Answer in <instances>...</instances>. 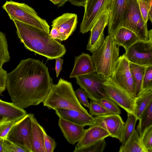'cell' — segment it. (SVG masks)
<instances>
[{
  "label": "cell",
  "instance_id": "cell-1",
  "mask_svg": "<svg viewBox=\"0 0 152 152\" xmlns=\"http://www.w3.org/2000/svg\"><path fill=\"white\" fill-rule=\"evenodd\" d=\"M53 85L48 67L39 60H22L7 74L6 88L11 101L23 109L43 103Z\"/></svg>",
  "mask_w": 152,
  "mask_h": 152
},
{
  "label": "cell",
  "instance_id": "cell-2",
  "mask_svg": "<svg viewBox=\"0 0 152 152\" xmlns=\"http://www.w3.org/2000/svg\"><path fill=\"white\" fill-rule=\"evenodd\" d=\"M20 42L28 50L48 59L62 57L66 52L64 45L52 38L48 33L20 22L13 20Z\"/></svg>",
  "mask_w": 152,
  "mask_h": 152
},
{
  "label": "cell",
  "instance_id": "cell-3",
  "mask_svg": "<svg viewBox=\"0 0 152 152\" xmlns=\"http://www.w3.org/2000/svg\"><path fill=\"white\" fill-rule=\"evenodd\" d=\"M43 104L49 109H70L89 114L79 101L71 83L61 78L53 84Z\"/></svg>",
  "mask_w": 152,
  "mask_h": 152
},
{
  "label": "cell",
  "instance_id": "cell-4",
  "mask_svg": "<svg viewBox=\"0 0 152 152\" xmlns=\"http://www.w3.org/2000/svg\"><path fill=\"white\" fill-rule=\"evenodd\" d=\"M119 47L115 42L113 35H108L101 47L92 52L91 56L97 73L105 77L112 76L120 57Z\"/></svg>",
  "mask_w": 152,
  "mask_h": 152
},
{
  "label": "cell",
  "instance_id": "cell-5",
  "mask_svg": "<svg viewBox=\"0 0 152 152\" xmlns=\"http://www.w3.org/2000/svg\"><path fill=\"white\" fill-rule=\"evenodd\" d=\"M2 8L7 13L10 19L50 33V26L46 21L39 16L35 10L24 3L10 0L7 1Z\"/></svg>",
  "mask_w": 152,
  "mask_h": 152
},
{
  "label": "cell",
  "instance_id": "cell-6",
  "mask_svg": "<svg viewBox=\"0 0 152 152\" xmlns=\"http://www.w3.org/2000/svg\"><path fill=\"white\" fill-rule=\"evenodd\" d=\"M127 13L121 27L131 31L141 40L152 39L149 38L147 23L143 19L137 0H127Z\"/></svg>",
  "mask_w": 152,
  "mask_h": 152
},
{
  "label": "cell",
  "instance_id": "cell-7",
  "mask_svg": "<svg viewBox=\"0 0 152 152\" xmlns=\"http://www.w3.org/2000/svg\"><path fill=\"white\" fill-rule=\"evenodd\" d=\"M77 84L91 100L99 102L103 98H109L103 86L106 78L96 72L75 77Z\"/></svg>",
  "mask_w": 152,
  "mask_h": 152
},
{
  "label": "cell",
  "instance_id": "cell-8",
  "mask_svg": "<svg viewBox=\"0 0 152 152\" xmlns=\"http://www.w3.org/2000/svg\"><path fill=\"white\" fill-rule=\"evenodd\" d=\"M32 115L27 113L17 122L6 137L27 152H32L31 143Z\"/></svg>",
  "mask_w": 152,
  "mask_h": 152
},
{
  "label": "cell",
  "instance_id": "cell-9",
  "mask_svg": "<svg viewBox=\"0 0 152 152\" xmlns=\"http://www.w3.org/2000/svg\"><path fill=\"white\" fill-rule=\"evenodd\" d=\"M103 86L105 92L109 98L124 109L127 113H132L135 115V98L115 83L111 77L106 78Z\"/></svg>",
  "mask_w": 152,
  "mask_h": 152
},
{
  "label": "cell",
  "instance_id": "cell-10",
  "mask_svg": "<svg viewBox=\"0 0 152 152\" xmlns=\"http://www.w3.org/2000/svg\"><path fill=\"white\" fill-rule=\"evenodd\" d=\"M112 2L113 0H109L90 31L86 49L91 53L99 49L104 42V31L108 24Z\"/></svg>",
  "mask_w": 152,
  "mask_h": 152
},
{
  "label": "cell",
  "instance_id": "cell-11",
  "mask_svg": "<svg viewBox=\"0 0 152 152\" xmlns=\"http://www.w3.org/2000/svg\"><path fill=\"white\" fill-rule=\"evenodd\" d=\"M77 23L76 14L64 13L53 21L50 35L56 40H66L75 31Z\"/></svg>",
  "mask_w": 152,
  "mask_h": 152
},
{
  "label": "cell",
  "instance_id": "cell-12",
  "mask_svg": "<svg viewBox=\"0 0 152 152\" xmlns=\"http://www.w3.org/2000/svg\"><path fill=\"white\" fill-rule=\"evenodd\" d=\"M117 85L135 98L134 85L129 67V61L125 54L119 57L110 77Z\"/></svg>",
  "mask_w": 152,
  "mask_h": 152
},
{
  "label": "cell",
  "instance_id": "cell-13",
  "mask_svg": "<svg viewBox=\"0 0 152 152\" xmlns=\"http://www.w3.org/2000/svg\"><path fill=\"white\" fill-rule=\"evenodd\" d=\"M125 51L129 62L144 66L152 65V39L137 41Z\"/></svg>",
  "mask_w": 152,
  "mask_h": 152
},
{
  "label": "cell",
  "instance_id": "cell-14",
  "mask_svg": "<svg viewBox=\"0 0 152 152\" xmlns=\"http://www.w3.org/2000/svg\"><path fill=\"white\" fill-rule=\"evenodd\" d=\"M110 0H86L85 10L80 25V32L84 34L91 31L96 20Z\"/></svg>",
  "mask_w": 152,
  "mask_h": 152
},
{
  "label": "cell",
  "instance_id": "cell-15",
  "mask_svg": "<svg viewBox=\"0 0 152 152\" xmlns=\"http://www.w3.org/2000/svg\"><path fill=\"white\" fill-rule=\"evenodd\" d=\"M127 0H113L108 26V35H113L124 21L127 11Z\"/></svg>",
  "mask_w": 152,
  "mask_h": 152
},
{
  "label": "cell",
  "instance_id": "cell-16",
  "mask_svg": "<svg viewBox=\"0 0 152 152\" xmlns=\"http://www.w3.org/2000/svg\"><path fill=\"white\" fill-rule=\"evenodd\" d=\"M93 125L101 126L109 134L110 137L120 140L125 123L120 115L113 114L96 116Z\"/></svg>",
  "mask_w": 152,
  "mask_h": 152
},
{
  "label": "cell",
  "instance_id": "cell-17",
  "mask_svg": "<svg viewBox=\"0 0 152 152\" xmlns=\"http://www.w3.org/2000/svg\"><path fill=\"white\" fill-rule=\"evenodd\" d=\"M55 110L59 118L78 125L84 127L91 126L95 123V117L89 113L83 114L76 110L67 109H58Z\"/></svg>",
  "mask_w": 152,
  "mask_h": 152
},
{
  "label": "cell",
  "instance_id": "cell-18",
  "mask_svg": "<svg viewBox=\"0 0 152 152\" xmlns=\"http://www.w3.org/2000/svg\"><path fill=\"white\" fill-rule=\"evenodd\" d=\"M58 125L64 136L72 145L77 142L81 139L86 129L84 126L73 124L61 118H59Z\"/></svg>",
  "mask_w": 152,
  "mask_h": 152
},
{
  "label": "cell",
  "instance_id": "cell-19",
  "mask_svg": "<svg viewBox=\"0 0 152 152\" xmlns=\"http://www.w3.org/2000/svg\"><path fill=\"white\" fill-rule=\"evenodd\" d=\"M110 136L108 132L100 126L93 125L85 129L84 134L75 146L83 148Z\"/></svg>",
  "mask_w": 152,
  "mask_h": 152
},
{
  "label": "cell",
  "instance_id": "cell-20",
  "mask_svg": "<svg viewBox=\"0 0 152 152\" xmlns=\"http://www.w3.org/2000/svg\"><path fill=\"white\" fill-rule=\"evenodd\" d=\"M96 72L92 57L89 54L82 53L75 57L73 68L69 77L72 78Z\"/></svg>",
  "mask_w": 152,
  "mask_h": 152
},
{
  "label": "cell",
  "instance_id": "cell-21",
  "mask_svg": "<svg viewBox=\"0 0 152 152\" xmlns=\"http://www.w3.org/2000/svg\"><path fill=\"white\" fill-rule=\"evenodd\" d=\"M44 129L32 114L31 136L32 152H46L44 143Z\"/></svg>",
  "mask_w": 152,
  "mask_h": 152
},
{
  "label": "cell",
  "instance_id": "cell-22",
  "mask_svg": "<svg viewBox=\"0 0 152 152\" xmlns=\"http://www.w3.org/2000/svg\"><path fill=\"white\" fill-rule=\"evenodd\" d=\"M27 114L24 109L17 106L13 102L4 101L0 99V121L6 118L20 119Z\"/></svg>",
  "mask_w": 152,
  "mask_h": 152
},
{
  "label": "cell",
  "instance_id": "cell-23",
  "mask_svg": "<svg viewBox=\"0 0 152 152\" xmlns=\"http://www.w3.org/2000/svg\"><path fill=\"white\" fill-rule=\"evenodd\" d=\"M113 36L116 44L123 47L125 50L134 43L140 40L134 33L124 27L119 28Z\"/></svg>",
  "mask_w": 152,
  "mask_h": 152
},
{
  "label": "cell",
  "instance_id": "cell-24",
  "mask_svg": "<svg viewBox=\"0 0 152 152\" xmlns=\"http://www.w3.org/2000/svg\"><path fill=\"white\" fill-rule=\"evenodd\" d=\"M152 101V87L142 90L135 100V114L138 120L142 113Z\"/></svg>",
  "mask_w": 152,
  "mask_h": 152
},
{
  "label": "cell",
  "instance_id": "cell-25",
  "mask_svg": "<svg viewBox=\"0 0 152 152\" xmlns=\"http://www.w3.org/2000/svg\"><path fill=\"white\" fill-rule=\"evenodd\" d=\"M119 152H148L143 145L135 129L124 145H121Z\"/></svg>",
  "mask_w": 152,
  "mask_h": 152
},
{
  "label": "cell",
  "instance_id": "cell-26",
  "mask_svg": "<svg viewBox=\"0 0 152 152\" xmlns=\"http://www.w3.org/2000/svg\"><path fill=\"white\" fill-rule=\"evenodd\" d=\"M129 67L134 82L136 98L142 91V80L145 66L129 62Z\"/></svg>",
  "mask_w": 152,
  "mask_h": 152
},
{
  "label": "cell",
  "instance_id": "cell-27",
  "mask_svg": "<svg viewBox=\"0 0 152 152\" xmlns=\"http://www.w3.org/2000/svg\"><path fill=\"white\" fill-rule=\"evenodd\" d=\"M127 114V119L124 123L119 140L123 145L126 143L134 132L138 120L137 117L133 114L129 113Z\"/></svg>",
  "mask_w": 152,
  "mask_h": 152
},
{
  "label": "cell",
  "instance_id": "cell-28",
  "mask_svg": "<svg viewBox=\"0 0 152 152\" xmlns=\"http://www.w3.org/2000/svg\"><path fill=\"white\" fill-rule=\"evenodd\" d=\"M136 131L140 136L147 127L152 125V101L139 117Z\"/></svg>",
  "mask_w": 152,
  "mask_h": 152
},
{
  "label": "cell",
  "instance_id": "cell-29",
  "mask_svg": "<svg viewBox=\"0 0 152 152\" xmlns=\"http://www.w3.org/2000/svg\"><path fill=\"white\" fill-rule=\"evenodd\" d=\"M6 35L0 31V71L4 70L2 67L3 64L10 59Z\"/></svg>",
  "mask_w": 152,
  "mask_h": 152
},
{
  "label": "cell",
  "instance_id": "cell-30",
  "mask_svg": "<svg viewBox=\"0 0 152 152\" xmlns=\"http://www.w3.org/2000/svg\"><path fill=\"white\" fill-rule=\"evenodd\" d=\"M107 143L105 139H102L87 147L78 148L75 146L74 152H102Z\"/></svg>",
  "mask_w": 152,
  "mask_h": 152
},
{
  "label": "cell",
  "instance_id": "cell-31",
  "mask_svg": "<svg viewBox=\"0 0 152 152\" xmlns=\"http://www.w3.org/2000/svg\"><path fill=\"white\" fill-rule=\"evenodd\" d=\"M89 113L92 116H99L114 114L107 110L99 102L91 100Z\"/></svg>",
  "mask_w": 152,
  "mask_h": 152
},
{
  "label": "cell",
  "instance_id": "cell-32",
  "mask_svg": "<svg viewBox=\"0 0 152 152\" xmlns=\"http://www.w3.org/2000/svg\"><path fill=\"white\" fill-rule=\"evenodd\" d=\"M139 136L148 152H152V125L146 128Z\"/></svg>",
  "mask_w": 152,
  "mask_h": 152
},
{
  "label": "cell",
  "instance_id": "cell-33",
  "mask_svg": "<svg viewBox=\"0 0 152 152\" xmlns=\"http://www.w3.org/2000/svg\"><path fill=\"white\" fill-rule=\"evenodd\" d=\"M20 119L4 118L0 121V137L6 138L10 131L16 123Z\"/></svg>",
  "mask_w": 152,
  "mask_h": 152
},
{
  "label": "cell",
  "instance_id": "cell-34",
  "mask_svg": "<svg viewBox=\"0 0 152 152\" xmlns=\"http://www.w3.org/2000/svg\"><path fill=\"white\" fill-rule=\"evenodd\" d=\"M105 108L110 112L115 114L120 115L121 111L117 104L109 98H103L99 102Z\"/></svg>",
  "mask_w": 152,
  "mask_h": 152
},
{
  "label": "cell",
  "instance_id": "cell-35",
  "mask_svg": "<svg viewBox=\"0 0 152 152\" xmlns=\"http://www.w3.org/2000/svg\"><path fill=\"white\" fill-rule=\"evenodd\" d=\"M152 0H137L140 10L145 22L147 23L149 10L152 7Z\"/></svg>",
  "mask_w": 152,
  "mask_h": 152
},
{
  "label": "cell",
  "instance_id": "cell-36",
  "mask_svg": "<svg viewBox=\"0 0 152 152\" xmlns=\"http://www.w3.org/2000/svg\"><path fill=\"white\" fill-rule=\"evenodd\" d=\"M152 65L146 66L143 75L142 90L152 87Z\"/></svg>",
  "mask_w": 152,
  "mask_h": 152
},
{
  "label": "cell",
  "instance_id": "cell-37",
  "mask_svg": "<svg viewBox=\"0 0 152 152\" xmlns=\"http://www.w3.org/2000/svg\"><path fill=\"white\" fill-rule=\"evenodd\" d=\"M3 152H27L14 142L4 138L3 144Z\"/></svg>",
  "mask_w": 152,
  "mask_h": 152
},
{
  "label": "cell",
  "instance_id": "cell-38",
  "mask_svg": "<svg viewBox=\"0 0 152 152\" xmlns=\"http://www.w3.org/2000/svg\"><path fill=\"white\" fill-rule=\"evenodd\" d=\"M44 143L46 152H53L56 146L55 140L48 135L43 129Z\"/></svg>",
  "mask_w": 152,
  "mask_h": 152
},
{
  "label": "cell",
  "instance_id": "cell-39",
  "mask_svg": "<svg viewBox=\"0 0 152 152\" xmlns=\"http://www.w3.org/2000/svg\"><path fill=\"white\" fill-rule=\"evenodd\" d=\"M75 93L80 103L89 108L90 103L88 101V97L85 91L81 88H78L75 91Z\"/></svg>",
  "mask_w": 152,
  "mask_h": 152
},
{
  "label": "cell",
  "instance_id": "cell-40",
  "mask_svg": "<svg viewBox=\"0 0 152 152\" xmlns=\"http://www.w3.org/2000/svg\"><path fill=\"white\" fill-rule=\"evenodd\" d=\"M7 72L4 69L0 71V95L6 88Z\"/></svg>",
  "mask_w": 152,
  "mask_h": 152
},
{
  "label": "cell",
  "instance_id": "cell-41",
  "mask_svg": "<svg viewBox=\"0 0 152 152\" xmlns=\"http://www.w3.org/2000/svg\"><path fill=\"white\" fill-rule=\"evenodd\" d=\"M56 61L55 69L56 77H57L58 76L59 73L61 71L63 60L61 58V57H58L56 59Z\"/></svg>",
  "mask_w": 152,
  "mask_h": 152
},
{
  "label": "cell",
  "instance_id": "cell-42",
  "mask_svg": "<svg viewBox=\"0 0 152 152\" xmlns=\"http://www.w3.org/2000/svg\"><path fill=\"white\" fill-rule=\"evenodd\" d=\"M86 0H68V1L75 6L84 7Z\"/></svg>",
  "mask_w": 152,
  "mask_h": 152
},
{
  "label": "cell",
  "instance_id": "cell-43",
  "mask_svg": "<svg viewBox=\"0 0 152 152\" xmlns=\"http://www.w3.org/2000/svg\"><path fill=\"white\" fill-rule=\"evenodd\" d=\"M58 7L63 6L68 0H49Z\"/></svg>",
  "mask_w": 152,
  "mask_h": 152
},
{
  "label": "cell",
  "instance_id": "cell-44",
  "mask_svg": "<svg viewBox=\"0 0 152 152\" xmlns=\"http://www.w3.org/2000/svg\"><path fill=\"white\" fill-rule=\"evenodd\" d=\"M4 138L0 137V152H3V144Z\"/></svg>",
  "mask_w": 152,
  "mask_h": 152
},
{
  "label": "cell",
  "instance_id": "cell-45",
  "mask_svg": "<svg viewBox=\"0 0 152 152\" xmlns=\"http://www.w3.org/2000/svg\"><path fill=\"white\" fill-rule=\"evenodd\" d=\"M152 7H151L149 10L148 14V20H150L151 23H152Z\"/></svg>",
  "mask_w": 152,
  "mask_h": 152
}]
</instances>
